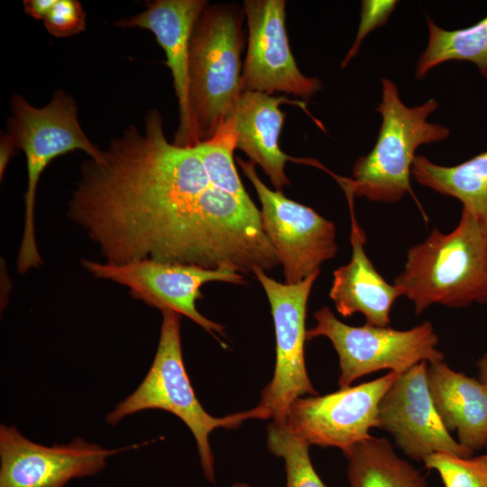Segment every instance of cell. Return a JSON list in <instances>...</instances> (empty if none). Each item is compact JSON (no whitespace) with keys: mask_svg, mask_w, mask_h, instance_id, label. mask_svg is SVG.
<instances>
[{"mask_svg":"<svg viewBox=\"0 0 487 487\" xmlns=\"http://www.w3.org/2000/svg\"><path fill=\"white\" fill-rule=\"evenodd\" d=\"M68 216L106 262L139 260L239 273L280 265L261 211L210 180L195 146L166 138L157 109L82 162Z\"/></svg>","mask_w":487,"mask_h":487,"instance_id":"obj_1","label":"cell"},{"mask_svg":"<svg viewBox=\"0 0 487 487\" xmlns=\"http://www.w3.org/2000/svg\"><path fill=\"white\" fill-rule=\"evenodd\" d=\"M393 285L414 304L417 315L435 304L460 308L487 303V233L462 209L454 230L435 228L409 248Z\"/></svg>","mask_w":487,"mask_h":487,"instance_id":"obj_2","label":"cell"},{"mask_svg":"<svg viewBox=\"0 0 487 487\" xmlns=\"http://www.w3.org/2000/svg\"><path fill=\"white\" fill-rule=\"evenodd\" d=\"M438 103L429 98L421 105L408 106L400 99L397 85L381 78V102L375 108L381 124L373 148L356 159L351 179H339L345 190L370 201L396 203L412 194L411 165L422 144L445 141L449 129L428 122Z\"/></svg>","mask_w":487,"mask_h":487,"instance_id":"obj_3","label":"cell"},{"mask_svg":"<svg viewBox=\"0 0 487 487\" xmlns=\"http://www.w3.org/2000/svg\"><path fill=\"white\" fill-rule=\"evenodd\" d=\"M161 312L160 339L149 372L138 388L106 415V421L115 426L124 418L145 409H162L174 414L193 434L204 475L215 482L210 433L218 427L236 428L251 418L267 419L270 415L259 405L222 418L208 414L198 400L184 365L179 330L181 315L168 309Z\"/></svg>","mask_w":487,"mask_h":487,"instance_id":"obj_4","label":"cell"},{"mask_svg":"<svg viewBox=\"0 0 487 487\" xmlns=\"http://www.w3.org/2000/svg\"><path fill=\"white\" fill-rule=\"evenodd\" d=\"M244 9L214 4L197 20L189 41L188 102L199 142L210 139L243 92Z\"/></svg>","mask_w":487,"mask_h":487,"instance_id":"obj_5","label":"cell"},{"mask_svg":"<svg viewBox=\"0 0 487 487\" xmlns=\"http://www.w3.org/2000/svg\"><path fill=\"white\" fill-rule=\"evenodd\" d=\"M8 134L16 148L24 152L27 167V188L24 194V225L16 262L19 273L39 268L41 258L34 233V205L40 177L48 164L58 156L80 150L89 159L101 154L80 126L77 105L63 90H57L44 106L36 107L23 96L11 97Z\"/></svg>","mask_w":487,"mask_h":487,"instance_id":"obj_6","label":"cell"},{"mask_svg":"<svg viewBox=\"0 0 487 487\" xmlns=\"http://www.w3.org/2000/svg\"><path fill=\"white\" fill-rule=\"evenodd\" d=\"M316 326L307 330V340L328 338L339 357L340 389L356 379L381 370L401 374L420 362L444 361L437 349L438 336L433 325L424 321L408 330L390 326H348L324 307L314 314Z\"/></svg>","mask_w":487,"mask_h":487,"instance_id":"obj_7","label":"cell"},{"mask_svg":"<svg viewBox=\"0 0 487 487\" xmlns=\"http://www.w3.org/2000/svg\"><path fill=\"white\" fill-rule=\"evenodd\" d=\"M261 202L262 230L283 267L286 284L299 283L320 273V266L337 252L335 226L314 209L293 201L281 190L269 188L259 178L255 163L236 158Z\"/></svg>","mask_w":487,"mask_h":487,"instance_id":"obj_8","label":"cell"},{"mask_svg":"<svg viewBox=\"0 0 487 487\" xmlns=\"http://www.w3.org/2000/svg\"><path fill=\"white\" fill-rule=\"evenodd\" d=\"M271 305L276 336V363L271 381L261 394L259 406L275 423H286L290 405L305 395L316 396L306 369L304 345L307 304L318 274L296 284L281 283L256 270Z\"/></svg>","mask_w":487,"mask_h":487,"instance_id":"obj_9","label":"cell"},{"mask_svg":"<svg viewBox=\"0 0 487 487\" xmlns=\"http://www.w3.org/2000/svg\"><path fill=\"white\" fill-rule=\"evenodd\" d=\"M82 265L96 278L126 286L134 299L150 307L161 311L173 310L188 317L216 339V333L224 335L225 328L198 311L196 301L202 298L200 288L210 281L234 284L244 281L242 273L230 267L208 270L152 260H139L119 265L83 260Z\"/></svg>","mask_w":487,"mask_h":487,"instance_id":"obj_10","label":"cell"},{"mask_svg":"<svg viewBox=\"0 0 487 487\" xmlns=\"http://www.w3.org/2000/svg\"><path fill=\"white\" fill-rule=\"evenodd\" d=\"M389 373L324 396L300 397L290 405L286 424L309 446L342 451L371 436L378 427L379 403L396 380Z\"/></svg>","mask_w":487,"mask_h":487,"instance_id":"obj_11","label":"cell"},{"mask_svg":"<svg viewBox=\"0 0 487 487\" xmlns=\"http://www.w3.org/2000/svg\"><path fill=\"white\" fill-rule=\"evenodd\" d=\"M284 0H244L248 45L242 70L243 91L284 92L308 99L322 88L317 78L299 69L289 49Z\"/></svg>","mask_w":487,"mask_h":487,"instance_id":"obj_12","label":"cell"},{"mask_svg":"<svg viewBox=\"0 0 487 487\" xmlns=\"http://www.w3.org/2000/svg\"><path fill=\"white\" fill-rule=\"evenodd\" d=\"M142 444L116 449L75 438L51 446L36 444L14 426H0V487H64L70 480L92 476L106 459Z\"/></svg>","mask_w":487,"mask_h":487,"instance_id":"obj_13","label":"cell"},{"mask_svg":"<svg viewBox=\"0 0 487 487\" xmlns=\"http://www.w3.org/2000/svg\"><path fill=\"white\" fill-rule=\"evenodd\" d=\"M427 365L420 362L398 374L379 403L377 427L391 434L398 447L417 461L440 452L472 456L473 451L450 435L436 410Z\"/></svg>","mask_w":487,"mask_h":487,"instance_id":"obj_14","label":"cell"},{"mask_svg":"<svg viewBox=\"0 0 487 487\" xmlns=\"http://www.w3.org/2000/svg\"><path fill=\"white\" fill-rule=\"evenodd\" d=\"M207 5L205 0H154L143 12L115 23L119 27L151 31L164 51L179 105V123L172 142L180 147L200 142L189 109L188 51L194 25Z\"/></svg>","mask_w":487,"mask_h":487,"instance_id":"obj_15","label":"cell"},{"mask_svg":"<svg viewBox=\"0 0 487 487\" xmlns=\"http://www.w3.org/2000/svg\"><path fill=\"white\" fill-rule=\"evenodd\" d=\"M282 104L298 106L306 110L304 102L285 96L243 91L226 117L234 122L237 133L236 149L243 151L269 177L275 190L290 184L284 172L286 162L293 159L280 147V135L285 114Z\"/></svg>","mask_w":487,"mask_h":487,"instance_id":"obj_16","label":"cell"},{"mask_svg":"<svg viewBox=\"0 0 487 487\" xmlns=\"http://www.w3.org/2000/svg\"><path fill=\"white\" fill-rule=\"evenodd\" d=\"M345 194L351 212L352 256L347 264L334 271L329 297L343 317L360 312L365 317V324L389 326L391 307L402 294L384 280L366 255L363 248L366 236L354 215V196Z\"/></svg>","mask_w":487,"mask_h":487,"instance_id":"obj_17","label":"cell"},{"mask_svg":"<svg viewBox=\"0 0 487 487\" xmlns=\"http://www.w3.org/2000/svg\"><path fill=\"white\" fill-rule=\"evenodd\" d=\"M427 384L446 429L456 431L458 442L472 451L487 446V384L446 363L427 365Z\"/></svg>","mask_w":487,"mask_h":487,"instance_id":"obj_18","label":"cell"},{"mask_svg":"<svg viewBox=\"0 0 487 487\" xmlns=\"http://www.w3.org/2000/svg\"><path fill=\"white\" fill-rule=\"evenodd\" d=\"M411 175L421 186L458 199L487 233V150L455 166L438 165L417 154Z\"/></svg>","mask_w":487,"mask_h":487,"instance_id":"obj_19","label":"cell"},{"mask_svg":"<svg viewBox=\"0 0 487 487\" xmlns=\"http://www.w3.org/2000/svg\"><path fill=\"white\" fill-rule=\"evenodd\" d=\"M342 452L350 487H428L421 473L385 438L371 436Z\"/></svg>","mask_w":487,"mask_h":487,"instance_id":"obj_20","label":"cell"},{"mask_svg":"<svg viewBox=\"0 0 487 487\" xmlns=\"http://www.w3.org/2000/svg\"><path fill=\"white\" fill-rule=\"evenodd\" d=\"M428 41L417 60L415 76L421 79L435 67L450 60L473 63L487 78V16L473 25L458 30H445L427 18Z\"/></svg>","mask_w":487,"mask_h":487,"instance_id":"obj_21","label":"cell"},{"mask_svg":"<svg viewBox=\"0 0 487 487\" xmlns=\"http://www.w3.org/2000/svg\"><path fill=\"white\" fill-rule=\"evenodd\" d=\"M237 133L234 122L226 117L214 136L195 145L211 182L218 188L242 199H252L246 192L234 161Z\"/></svg>","mask_w":487,"mask_h":487,"instance_id":"obj_22","label":"cell"},{"mask_svg":"<svg viewBox=\"0 0 487 487\" xmlns=\"http://www.w3.org/2000/svg\"><path fill=\"white\" fill-rule=\"evenodd\" d=\"M267 446L272 455L284 461L286 487H326L310 460V446L286 423L272 422L269 426Z\"/></svg>","mask_w":487,"mask_h":487,"instance_id":"obj_23","label":"cell"},{"mask_svg":"<svg viewBox=\"0 0 487 487\" xmlns=\"http://www.w3.org/2000/svg\"><path fill=\"white\" fill-rule=\"evenodd\" d=\"M423 462L427 468L438 473L445 487H487V454L462 457L440 452Z\"/></svg>","mask_w":487,"mask_h":487,"instance_id":"obj_24","label":"cell"},{"mask_svg":"<svg viewBox=\"0 0 487 487\" xmlns=\"http://www.w3.org/2000/svg\"><path fill=\"white\" fill-rule=\"evenodd\" d=\"M397 4L398 1L395 0L362 1L358 30L352 46L341 63V69L345 68L358 54L365 37L372 31L383 26L388 22Z\"/></svg>","mask_w":487,"mask_h":487,"instance_id":"obj_25","label":"cell"},{"mask_svg":"<svg viewBox=\"0 0 487 487\" xmlns=\"http://www.w3.org/2000/svg\"><path fill=\"white\" fill-rule=\"evenodd\" d=\"M43 23L51 35L69 37L85 30L86 14L77 0H56Z\"/></svg>","mask_w":487,"mask_h":487,"instance_id":"obj_26","label":"cell"},{"mask_svg":"<svg viewBox=\"0 0 487 487\" xmlns=\"http://www.w3.org/2000/svg\"><path fill=\"white\" fill-rule=\"evenodd\" d=\"M56 0H24V12L36 20H44Z\"/></svg>","mask_w":487,"mask_h":487,"instance_id":"obj_27","label":"cell"},{"mask_svg":"<svg viewBox=\"0 0 487 487\" xmlns=\"http://www.w3.org/2000/svg\"><path fill=\"white\" fill-rule=\"evenodd\" d=\"M16 148L14 142L7 133L1 134L0 140V173L1 177L5 171L7 163L14 154V151Z\"/></svg>","mask_w":487,"mask_h":487,"instance_id":"obj_28","label":"cell"},{"mask_svg":"<svg viewBox=\"0 0 487 487\" xmlns=\"http://www.w3.org/2000/svg\"><path fill=\"white\" fill-rule=\"evenodd\" d=\"M478 380L487 384V352L477 361Z\"/></svg>","mask_w":487,"mask_h":487,"instance_id":"obj_29","label":"cell"},{"mask_svg":"<svg viewBox=\"0 0 487 487\" xmlns=\"http://www.w3.org/2000/svg\"><path fill=\"white\" fill-rule=\"evenodd\" d=\"M231 487H252L246 482H234Z\"/></svg>","mask_w":487,"mask_h":487,"instance_id":"obj_30","label":"cell"}]
</instances>
